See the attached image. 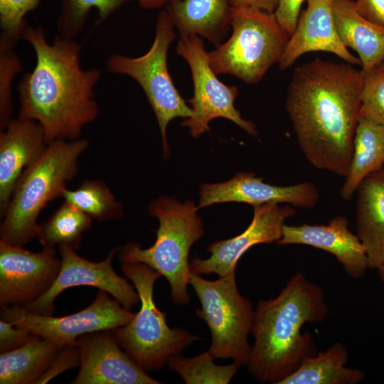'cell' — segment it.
<instances>
[{
  "label": "cell",
  "instance_id": "obj_1",
  "mask_svg": "<svg viewBox=\"0 0 384 384\" xmlns=\"http://www.w3.org/2000/svg\"><path fill=\"white\" fill-rule=\"evenodd\" d=\"M363 80L353 65L319 58L294 70L286 110L304 156L315 168L347 176Z\"/></svg>",
  "mask_w": 384,
  "mask_h": 384
},
{
  "label": "cell",
  "instance_id": "obj_2",
  "mask_svg": "<svg viewBox=\"0 0 384 384\" xmlns=\"http://www.w3.org/2000/svg\"><path fill=\"white\" fill-rule=\"evenodd\" d=\"M22 37L32 46L36 63L19 82L18 117L37 122L47 144L79 139L99 114L94 87L101 71L81 68V48L73 38L56 36L49 43L39 26H27Z\"/></svg>",
  "mask_w": 384,
  "mask_h": 384
},
{
  "label": "cell",
  "instance_id": "obj_3",
  "mask_svg": "<svg viewBox=\"0 0 384 384\" xmlns=\"http://www.w3.org/2000/svg\"><path fill=\"white\" fill-rule=\"evenodd\" d=\"M321 288L297 272L274 298L260 300L255 309L254 338L247 363L262 383L278 384L303 361L316 353L315 341L304 324L322 322L328 314Z\"/></svg>",
  "mask_w": 384,
  "mask_h": 384
},
{
  "label": "cell",
  "instance_id": "obj_4",
  "mask_svg": "<svg viewBox=\"0 0 384 384\" xmlns=\"http://www.w3.org/2000/svg\"><path fill=\"white\" fill-rule=\"evenodd\" d=\"M86 139L56 140L18 178L0 225V240L23 247L36 236L37 220L47 204L63 198L78 174V160L88 148Z\"/></svg>",
  "mask_w": 384,
  "mask_h": 384
},
{
  "label": "cell",
  "instance_id": "obj_5",
  "mask_svg": "<svg viewBox=\"0 0 384 384\" xmlns=\"http://www.w3.org/2000/svg\"><path fill=\"white\" fill-rule=\"evenodd\" d=\"M198 209L192 201L182 203L168 196L155 199L148 208L159 223L154 243L144 249L139 243L129 242L119 251L122 262L144 263L164 276L170 285L171 299L178 305L190 301L189 251L204 235Z\"/></svg>",
  "mask_w": 384,
  "mask_h": 384
},
{
  "label": "cell",
  "instance_id": "obj_6",
  "mask_svg": "<svg viewBox=\"0 0 384 384\" xmlns=\"http://www.w3.org/2000/svg\"><path fill=\"white\" fill-rule=\"evenodd\" d=\"M122 271L132 282L141 307L126 325L112 329L118 343L145 372L161 370L169 360L201 338L187 330L170 328L154 300V286L161 275L141 262H122Z\"/></svg>",
  "mask_w": 384,
  "mask_h": 384
},
{
  "label": "cell",
  "instance_id": "obj_7",
  "mask_svg": "<svg viewBox=\"0 0 384 384\" xmlns=\"http://www.w3.org/2000/svg\"><path fill=\"white\" fill-rule=\"evenodd\" d=\"M230 38L208 52L217 75H232L248 84L260 82L279 63L289 39L274 13L231 7Z\"/></svg>",
  "mask_w": 384,
  "mask_h": 384
},
{
  "label": "cell",
  "instance_id": "obj_8",
  "mask_svg": "<svg viewBox=\"0 0 384 384\" xmlns=\"http://www.w3.org/2000/svg\"><path fill=\"white\" fill-rule=\"evenodd\" d=\"M189 284L201 304L196 316L206 323L211 334L209 353L214 359H232L247 366L255 309L239 292L235 273L210 281L191 272Z\"/></svg>",
  "mask_w": 384,
  "mask_h": 384
},
{
  "label": "cell",
  "instance_id": "obj_9",
  "mask_svg": "<svg viewBox=\"0 0 384 384\" xmlns=\"http://www.w3.org/2000/svg\"><path fill=\"white\" fill-rule=\"evenodd\" d=\"M175 26L168 13H159L154 40L143 55L131 58L112 54L107 61L110 72L126 75L135 80L144 90L157 120L165 156L169 154L166 128L177 117L189 118L193 110L177 90L167 65V54L176 37Z\"/></svg>",
  "mask_w": 384,
  "mask_h": 384
},
{
  "label": "cell",
  "instance_id": "obj_10",
  "mask_svg": "<svg viewBox=\"0 0 384 384\" xmlns=\"http://www.w3.org/2000/svg\"><path fill=\"white\" fill-rule=\"evenodd\" d=\"M176 53L188 63L193 82V96L188 102L193 115L181 125L188 127L193 137H198L208 129L210 122L218 117L229 119L250 135L258 134L256 125L242 118L235 107L238 95L236 86L224 84L211 68L208 52L202 38L196 35H180Z\"/></svg>",
  "mask_w": 384,
  "mask_h": 384
},
{
  "label": "cell",
  "instance_id": "obj_11",
  "mask_svg": "<svg viewBox=\"0 0 384 384\" xmlns=\"http://www.w3.org/2000/svg\"><path fill=\"white\" fill-rule=\"evenodd\" d=\"M107 292L100 290L93 302L74 314L56 317L29 312L21 306L1 307V319L35 335L60 344L76 343L85 334L112 330L127 324L135 313L125 309Z\"/></svg>",
  "mask_w": 384,
  "mask_h": 384
},
{
  "label": "cell",
  "instance_id": "obj_12",
  "mask_svg": "<svg viewBox=\"0 0 384 384\" xmlns=\"http://www.w3.org/2000/svg\"><path fill=\"white\" fill-rule=\"evenodd\" d=\"M119 249H112L100 262H92L80 257L70 247H58L61 266L55 281L46 294L22 307L33 314L52 316L55 300L61 292L73 287L90 286L107 292L123 307L130 310L140 300L134 285L113 270L112 260Z\"/></svg>",
  "mask_w": 384,
  "mask_h": 384
},
{
  "label": "cell",
  "instance_id": "obj_13",
  "mask_svg": "<svg viewBox=\"0 0 384 384\" xmlns=\"http://www.w3.org/2000/svg\"><path fill=\"white\" fill-rule=\"evenodd\" d=\"M61 266L54 248L32 252L0 240V305L24 306L46 293Z\"/></svg>",
  "mask_w": 384,
  "mask_h": 384
},
{
  "label": "cell",
  "instance_id": "obj_14",
  "mask_svg": "<svg viewBox=\"0 0 384 384\" xmlns=\"http://www.w3.org/2000/svg\"><path fill=\"white\" fill-rule=\"evenodd\" d=\"M296 213L290 206L266 203L254 207L252 220L240 235L212 242L208 247L207 259L193 258L191 272L198 274L215 273L224 277L235 273L239 259L251 247L258 244L277 242L282 236L285 220Z\"/></svg>",
  "mask_w": 384,
  "mask_h": 384
},
{
  "label": "cell",
  "instance_id": "obj_15",
  "mask_svg": "<svg viewBox=\"0 0 384 384\" xmlns=\"http://www.w3.org/2000/svg\"><path fill=\"white\" fill-rule=\"evenodd\" d=\"M80 370L73 384H159L130 358L111 330L88 333L76 340Z\"/></svg>",
  "mask_w": 384,
  "mask_h": 384
},
{
  "label": "cell",
  "instance_id": "obj_16",
  "mask_svg": "<svg viewBox=\"0 0 384 384\" xmlns=\"http://www.w3.org/2000/svg\"><path fill=\"white\" fill-rule=\"evenodd\" d=\"M199 208L226 202L247 203L254 207L266 203H286L302 208H314L319 200L316 187L311 182L292 186H275L263 182L252 173L240 172L233 178L200 187Z\"/></svg>",
  "mask_w": 384,
  "mask_h": 384
},
{
  "label": "cell",
  "instance_id": "obj_17",
  "mask_svg": "<svg viewBox=\"0 0 384 384\" xmlns=\"http://www.w3.org/2000/svg\"><path fill=\"white\" fill-rule=\"evenodd\" d=\"M279 245H306L333 255L345 272L353 279L364 277L368 268L365 247L348 228V219L338 215L327 225L284 224Z\"/></svg>",
  "mask_w": 384,
  "mask_h": 384
},
{
  "label": "cell",
  "instance_id": "obj_18",
  "mask_svg": "<svg viewBox=\"0 0 384 384\" xmlns=\"http://www.w3.org/2000/svg\"><path fill=\"white\" fill-rule=\"evenodd\" d=\"M334 0H306L307 6L299 15L296 28L279 62L280 70L290 68L306 53H331L346 63L361 65L358 58L352 55L342 43L336 31Z\"/></svg>",
  "mask_w": 384,
  "mask_h": 384
},
{
  "label": "cell",
  "instance_id": "obj_19",
  "mask_svg": "<svg viewBox=\"0 0 384 384\" xmlns=\"http://www.w3.org/2000/svg\"><path fill=\"white\" fill-rule=\"evenodd\" d=\"M47 143L36 121L11 119L0 134V216L9 206L14 188L23 171L45 151Z\"/></svg>",
  "mask_w": 384,
  "mask_h": 384
},
{
  "label": "cell",
  "instance_id": "obj_20",
  "mask_svg": "<svg viewBox=\"0 0 384 384\" xmlns=\"http://www.w3.org/2000/svg\"><path fill=\"white\" fill-rule=\"evenodd\" d=\"M356 192L357 235L368 268L376 270L384 261V167L366 176Z\"/></svg>",
  "mask_w": 384,
  "mask_h": 384
},
{
  "label": "cell",
  "instance_id": "obj_21",
  "mask_svg": "<svg viewBox=\"0 0 384 384\" xmlns=\"http://www.w3.org/2000/svg\"><path fill=\"white\" fill-rule=\"evenodd\" d=\"M333 11L338 37L358 53L363 74L378 67L384 59V29L363 17L354 0H334Z\"/></svg>",
  "mask_w": 384,
  "mask_h": 384
},
{
  "label": "cell",
  "instance_id": "obj_22",
  "mask_svg": "<svg viewBox=\"0 0 384 384\" xmlns=\"http://www.w3.org/2000/svg\"><path fill=\"white\" fill-rule=\"evenodd\" d=\"M165 7L180 35H196L215 46L230 26L229 0H171Z\"/></svg>",
  "mask_w": 384,
  "mask_h": 384
},
{
  "label": "cell",
  "instance_id": "obj_23",
  "mask_svg": "<svg viewBox=\"0 0 384 384\" xmlns=\"http://www.w3.org/2000/svg\"><path fill=\"white\" fill-rule=\"evenodd\" d=\"M64 346L38 337L16 350L1 353L0 383H38Z\"/></svg>",
  "mask_w": 384,
  "mask_h": 384
},
{
  "label": "cell",
  "instance_id": "obj_24",
  "mask_svg": "<svg viewBox=\"0 0 384 384\" xmlns=\"http://www.w3.org/2000/svg\"><path fill=\"white\" fill-rule=\"evenodd\" d=\"M384 167V125L360 117L356 128L350 168L341 189L350 200L361 181Z\"/></svg>",
  "mask_w": 384,
  "mask_h": 384
},
{
  "label": "cell",
  "instance_id": "obj_25",
  "mask_svg": "<svg viewBox=\"0 0 384 384\" xmlns=\"http://www.w3.org/2000/svg\"><path fill=\"white\" fill-rule=\"evenodd\" d=\"M346 347L336 342L324 351L306 358L292 373L278 384H358L365 373L348 368Z\"/></svg>",
  "mask_w": 384,
  "mask_h": 384
},
{
  "label": "cell",
  "instance_id": "obj_26",
  "mask_svg": "<svg viewBox=\"0 0 384 384\" xmlns=\"http://www.w3.org/2000/svg\"><path fill=\"white\" fill-rule=\"evenodd\" d=\"M92 218L64 201L44 223L38 225L36 238L43 248L68 246L77 250L82 234L90 229Z\"/></svg>",
  "mask_w": 384,
  "mask_h": 384
},
{
  "label": "cell",
  "instance_id": "obj_27",
  "mask_svg": "<svg viewBox=\"0 0 384 384\" xmlns=\"http://www.w3.org/2000/svg\"><path fill=\"white\" fill-rule=\"evenodd\" d=\"M63 198L97 221L115 220L124 216L122 203L100 180L87 179L75 190L66 188Z\"/></svg>",
  "mask_w": 384,
  "mask_h": 384
},
{
  "label": "cell",
  "instance_id": "obj_28",
  "mask_svg": "<svg viewBox=\"0 0 384 384\" xmlns=\"http://www.w3.org/2000/svg\"><path fill=\"white\" fill-rule=\"evenodd\" d=\"M167 364L187 384H228L241 366L235 361L226 366L217 365L208 351L190 358L176 355Z\"/></svg>",
  "mask_w": 384,
  "mask_h": 384
},
{
  "label": "cell",
  "instance_id": "obj_29",
  "mask_svg": "<svg viewBox=\"0 0 384 384\" xmlns=\"http://www.w3.org/2000/svg\"><path fill=\"white\" fill-rule=\"evenodd\" d=\"M130 1L132 0H61L62 9L57 22L60 36L70 38L75 36L92 9H97L100 22Z\"/></svg>",
  "mask_w": 384,
  "mask_h": 384
},
{
  "label": "cell",
  "instance_id": "obj_30",
  "mask_svg": "<svg viewBox=\"0 0 384 384\" xmlns=\"http://www.w3.org/2000/svg\"><path fill=\"white\" fill-rule=\"evenodd\" d=\"M359 114L384 125V72L378 67L363 75Z\"/></svg>",
  "mask_w": 384,
  "mask_h": 384
},
{
  "label": "cell",
  "instance_id": "obj_31",
  "mask_svg": "<svg viewBox=\"0 0 384 384\" xmlns=\"http://www.w3.org/2000/svg\"><path fill=\"white\" fill-rule=\"evenodd\" d=\"M0 55V128L4 130L11 120V84L21 70V62L12 50L13 46L1 41Z\"/></svg>",
  "mask_w": 384,
  "mask_h": 384
},
{
  "label": "cell",
  "instance_id": "obj_32",
  "mask_svg": "<svg viewBox=\"0 0 384 384\" xmlns=\"http://www.w3.org/2000/svg\"><path fill=\"white\" fill-rule=\"evenodd\" d=\"M40 0H0L1 40L11 45L22 37L27 27L26 15L33 10Z\"/></svg>",
  "mask_w": 384,
  "mask_h": 384
},
{
  "label": "cell",
  "instance_id": "obj_33",
  "mask_svg": "<svg viewBox=\"0 0 384 384\" xmlns=\"http://www.w3.org/2000/svg\"><path fill=\"white\" fill-rule=\"evenodd\" d=\"M39 336L12 323L0 319V353L16 350Z\"/></svg>",
  "mask_w": 384,
  "mask_h": 384
},
{
  "label": "cell",
  "instance_id": "obj_34",
  "mask_svg": "<svg viewBox=\"0 0 384 384\" xmlns=\"http://www.w3.org/2000/svg\"><path fill=\"white\" fill-rule=\"evenodd\" d=\"M80 353L78 344L65 345L38 384L46 383L63 371L80 366Z\"/></svg>",
  "mask_w": 384,
  "mask_h": 384
},
{
  "label": "cell",
  "instance_id": "obj_35",
  "mask_svg": "<svg viewBox=\"0 0 384 384\" xmlns=\"http://www.w3.org/2000/svg\"><path fill=\"white\" fill-rule=\"evenodd\" d=\"M305 0H279L274 12L282 28L290 36L294 32Z\"/></svg>",
  "mask_w": 384,
  "mask_h": 384
},
{
  "label": "cell",
  "instance_id": "obj_36",
  "mask_svg": "<svg viewBox=\"0 0 384 384\" xmlns=\"http://www.w3.org/2000/svg\"><path fill=\"white\" fill-rule=\"evenodd\" d=\"M355 5L363 17L384 29V0H356Z\"/></svg>",
  "mask_w": 384,
  "mask_h": 384
},
{
  "label": "cell",
  "instance_id": "obj_37",
  "mask_svg": "<svg viewBox=\"0 0 384 384\" xmlns=\"http://www.w3.org/2000/svg\"><path fill=\"white\" fill-rule=\"evenodd\" d=\"M279 0H229L232 7L250 8L274 13Z\"/></svg>",
  "mask_w": 384,
  "mask_h": 384
},
{
  "label": "cell",
  "instance_id": "obj_38",
  "mask_svg": "<svg viewBox=\"0 0 384 384\" xmlns=\"http://www.w3.org/2000/svg\"><path fill=\"white\" fill-rule=\"evenodd\" d=\"M171 0H138L139 6L145 9H156L166 6Z\"/></svg>",
  "mask_w": 384,
  "mask_h": 384
},
{
  "label": "cell",
  "instance_id": "obj_39",
  "mask_svg": "<svg viewBox=\"0 0 384 384\" xmlns=\"http://www.w3.org/2000/svg\"><path fill=\"white\" fill-rule=\"evenodd\" d=\"M378 274L380 280L384 283V261L383 263L376 269Z\"/></svg>",
  "mask_w": 384,
  "mask_h": 384
},
{
  "label": "cell",
  "instance_id": "obj_40",
  "mask_svg": "<svg viewBox=\"0 0 384 384\" xmlns=\"http://www.w3.org/2000/svg\"><path fill=\"white\" fill-rule=\"evenodd\" d=\"M379 69H380L383 72H384V59L381 62V63L378 66Z\"/></svg>",
  "mask_w": 384,
  "mask_h": 384
}]
</instances>
